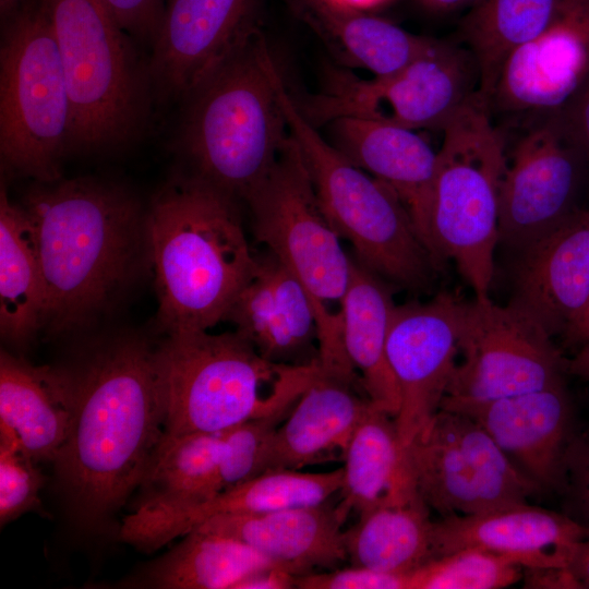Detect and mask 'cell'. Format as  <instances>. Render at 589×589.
Returning a JSON list of instances; mask_svg holds the SVG:
<instances>
[{
  "label": "cell",
  "instance_id": "obj_1",
  "mask_svg": "<svg viewBox=\"0 0 589 589\" xmlns=\"http://www.w3.org/2000/svg\"><path fill=\"white\" fill-rule=\"evenodd\" d=\"M68 369L73 414L55 471L74 519L100 529L139 488L163 436L155 347L120 337Z\"/></svg>",
  "mask_w": 589,
  "mask_h": 589
},
{
  "label": "cell",
  "instance_id": "obj_2",
  "mask_svg": "<svg viewBox=\"0 0 589 589\" xmlns=\"http://www.w3.org/2000/svg\"><path fill=\"white\" fill-rule=\"evenodd\" d=\"M22 207L43 279L44 326H84L135 277L146 213L125 189L92 178L37 182Z\"/></svg>",
  "mask_w": 589,
  "mask_h": 589
},
{
  "label": "cell",
  "instance_id": "obj_3",
  "mask_svg": "<svg viewBox=\"0 0 589 589\" xmlns=\"http://www.w3.org/2000/svg\"><path fill=\"white\" fill-rule=\"evenodd\" d=\"M145 226L161 329L208 330L225 321L257 264L238 200L182 173L154 196Z\"/></svg>",
  "mask_w": 589,
  "mask_h": 589
},
{
  "label": "cell",
  "instance_id": "obj_4",
  "mask_svg": "<svg viewBox=\"0 0 589 589\" xmlns=\"http://www.w3.org/2000/svg\"><path fill=\"white\" fill-rule=\"evenodd\" d=\"M279 74L259 32L182 100L176 145L189 175L245 201L290 137Z\"/></svg>",
  "mask_w": 589,
  "mask_h": 589
},
{
  "label": "cell",
  "instance_id": "obj_5",
  "mask_svg": "<svg viewBox=\"0 0 589 589\" xmlns=\"http://www.w3.org/2000/svg\"><path fill=\"white\" fill-rule=\"evenodd\" d=\"M163 437L226 431L291 405L321 373L320 365L272 363L236 330L167 334L155 347Z\"/></svg>",
  "mask_w": 589,
  "mask_h": 589
},
{
  "label": "cell",
  "instance_id": "obj_6",
  "mask_svg": "<svg viewBox=\"0 0 589 589\" xmlns=\"http://www.w3.org/2000/svg\"><path fill=\"white\" fill-rule=\"evenodd\" d=\"M72 107L71 152L120 148L144 135L155 103L144 59L103 0H43Z\"/></svg>",
  "mask_w": 589,
  "mask_h": 589
},
{
  "label": "cell",
  "instance_id": "obj_7",
  "mask_svg": "<svg viewBox=\"0 0 589 589\" xmlns=\"http://www.w3.org/2000/svg\"><path fill=\"white\" fill-rule=\"evenodd\" d=\"M280 106L320 206L354 260L394 287L426 290L440 265L400 197L322 137L277 79Z\"/></svg>",
  "mask_w": 589,
  "mask_h": 589
},
{
  "label": "cell",
  "instance_id": "obj_8",
  "mask_svg": "<svg viewBox=\"0 0 589 589\" xmlns=\"http://www.w3.org/2000/svg\"><path fill=\"white\" fill-rule=\"evenodd\" d=\"M437 151L428 248L452 260L476 293L489 298L498 244L500 189L506 136L478 93L446 124Z\"/></svg>",
  "mask_w": 589,
  "mask_h": 589
},
{
  "label": "cell",
  "instance_id": "obj_9",
  "mask_svg": "<svg viewBox=\"0 0 589 589\" xmlns=\"http://www.w3.org/2000/svg\"><path fill=\"white\" fill-rule=\"evenodd\" d=\"M244 202L256 241L293 273L315 303L321 369L351 376L353 369L342 345L339 312L332 308L340 305L352 257L345 252L341 238L320 206L291 134L267 176Z\"/></svg>",
  "mask_w": 589,
  "mask_h": 589
},
{
  "label": "cell",
  "instance_id": "obj_10",
  "mask_svg": "<svg viewBox=\"0 0 589 589\" xmlns=\"http://www.w3.org/2000/svg\"><path fill=\"white\" fill-rule=\"evenodd\" d=\"M71 140L72 107L49 15L43 0H24L1 22V164L40 183L57 181Z\"/></svg>",
  "mask_w": 589,
  "mask_h": 589
},
{
  "label": "cell",
  "instance_id": "obj_11",
  "mask_svg": "<svg viewBox=\"0 0 589 589\" xmlns=\"http://www.w3.org/2000/svg\"><path fill=\"white\" fill-rule=\"evenodd\" d=\"M480 89V72L464 45L434 39L418 58L382 77L362 79L332 69L320 93L294 99L315 128L341 117L364 118L410 130L443 131Z\"/></svg>",
  "mask_w": 589,
  "mask_h": 589
},
{
  "label": "cell",
  "instance_id": "obj_12",
  "mask_svg": "<svg viewBox=\"0 0 589 589\" xmlns=\"http://www.w3.org/2000/svg\"><path fill=\"white\" fill-rule=\"evenodd\" d=\"M515 123L519 135L506 152L500 189L498 243L520 254L589 206V163L562 111Z\"/></svg>",
  "mask_w": 589,
  "mask_h": 589
},
{
  "label": "cell",
  "instance_id": "obj_13",
  "mask_svg": "<svg viewBox=\"0 0 589 589\" xmlns=\"http://www.w3.org/2000/svg\"><path fill=\"white\" fill-rule=\"evenodd\" d=\"M406 457L418 493L441 517L528 503L540 491L489 433L461 412L441 408Z\"/></svg>",
  "mask_w": 589,
  "mask_h": 589
},
{
  "label": "cell",
  "instance_id": "obj_14",
  "mask_svg": "<svg viewBox=\"0 0 589 589\" xmlns=\"http://www.w3.org/2000/svg\"><path fill=\"white\" fill-rule=\"evenodd\" d=\"M459 352L445 402H483L564 382L552 337L517 309L490 298L465 302ZM441 404V405H442Z\"/></svg>",
  "mask_w": 589,
  "mask_h": 589
},
{
  "label": "cell",
  "instance_id": "obj_15",
  "mask_svg": "<svg viewBox=\"0 0 589 589\" xmlns=\"http://www.w3.org/2000/svg\"><path fill=\"white\" fill-rule=\"evenodd\" d=\"M464 309L448 293L396 305L386 350L400 394L395 421L405 453L441 408L459 352Z\"/></svg>",
  "mask_w": 589,
  "mask_h": 589
},
{
  "label": "cell",
  "instance_id": "obj_16",
  "mask_svg": "<svg viewBox=\"0 0 589 589\" xmlns=\"http://www.w3.org/2000/svg\"><path fill=\"white\" fill-rule=\"evenodd\" d=\"M261 0H165L149 69L155 103L183 100L260 31Z\"/></svg>",
  "mask_w": 589,
  "mask_h": 589
},
{
  "label": "cell",
  "instance_id": "obj_17",
  "mask_svg": "<svg viewBox=\"0 0 589 589\" xmlns=\"http://www.w3.org/2000/svg\"><path fill=\"white\" fill-rule=\"evenodd\" d=\"M589 80V0H564L549 25L504 62L489 107L522 119L562 111Z\"/></svg>",
  "mask_w": 589,
  "mask_h": 589
},
{
  "label": "cell",
  "instance_id": "obj_18",
  "mask_svg": "<svg viewBox=\"0 0 589 589\" xmlns=\"http://www.w3.org/2000/svg\"><path fill=\"white\" fill-rule=\"evenodd\" d=\"M441 408L476 420L540 489L558 491L576 434L565 382L483 402H445Z\"/></svg>",
  "mask_w": 589,
  "mask_h": 589
},
{
  "label": "cell",
  "instance_id": "obj_19",
  "mask_svg": "<svg viewBox=\"0 0 589 589\" xmlns=\"http://www.w3.org/2000/svg\"><path fill=\"white\" fill-rule=\"evenodd\" d=\"M225 321L272 363L318 365L315 303L293 273L268 251L257 255L256 268Z\"/></svg>",
  "mask_w": 589,
  "mask_h": 589
},
{
  "label": "cell",
  "instance_id": "obj_20",
  "mask_svg": "<svg viewBox=\"0 0 589 589\" xmlns=\"http://www.w3.org/2000/svg\"><path fill=\"white\" fill-rule=\"evenodd\" d=\"M589 527L567 514L522 503L433 522V558L464 549L512 557L525 568L567 567Z\"/></svg>",
  "mask_w": 589,
  "mask_h": 589
},
{
  "label": "cell",
  "instance_id": "obj_21",
  "mask_svg": "<svg viewBox=\"0 0 589 589\" xmlns=\"http://www.w3.org/2000/svg\"><path fill=\"white\" fill-rule=\"evenodd\" d=\"M508 304L551 337L580 318L589 304V206L519 254Z\"/></svg>",
  "mask_w": 589,
  "mask_h": 589
},
{
  "label": "cell",
  "instance_id": "obj_22",
  "mask_svg": "<svg viewBox=\"0 0 589 589\" xmlns=\"http://www.w3.org/2000/svg\"><path fill=\"white\" fill-rule=\"evenodd\" d=\"M341 488L342 468L326 472L265 471L185 509L159 516L131 513L123 519L119 538L137 550L152 552L183 537L213 516L315 506L339 494Z\"/></svg>",
  "mask_w": 589,
  "mask_h": 589
},
{
  "label": "cell",
  "instance_id": "obj_23",
  "mask_svg": "<svg viewBox=\"0 0 589 589\" xmlns=\"http://www.w3.org/2000/svg\"><path fill=\"white\" fill-rule=\"evenodd\" d=\"M349 512L339 502L262 514L216 515L195 528L235 539L296 576L348 561L342 526Z\"/></svg>",
  "mask_w": 589,
  "mask_h": 589
},
{
  "label": "cell",
  "instance_id": "obj_24",
  "mask_svg": "<svg viewBox=\"0 0 589 589\" xmlns=\"http://www.w3.org/2000/svg\"><path fill=\"white\" fill-rule=\"evenodd\" d=\"M327 124L332 145L400 197L428 248L437 151L418 131L387 122L341 117Z\"/></svg>",
  "mask_w": 589,
  "mask_h": 589
},
{
  "label": "cell",
  "instance_id": "obj_25",
  "mask_svg": "<svg viewBox=\"0 0 589 589\" xmlns=\"http://www.w3.org/2000/svg\"><path fill=\"white\" fill-rule=\"evenodd\" d=\"M359 385L321 373L294 402L267 445L262 473L301 470L340 456L371 400Z\"/></svg>",
  "mask_w": 589,
  "mask_h": 589
},
{
  "label": "cell",
  "instance_id": "obj_26",
  "mask_svg": "<svg viewBox=\"0 0 589 589\" xmlns=\"http://www.w3.org/2000/svg\"><path fill=\"white\" fill-rule=\"evenodd\" d=\"M68 368L37 366L7 351L0 356V428L11 431L37 464L55 462L73 414Z\"/></svg>",
  "mask_w": 589,
  "mask_h": 589
},
{
  "label": "cell",
  "instance_id": "obj_27",
  "mask_svg": "<svg viewBox=\"0 0 589 589\" xmlns=\"http://www.w3.org/2000/svg\"><path fill=\"white\" fill-rule=\"evenodd\" d=\"M393 287L352 257L339 316L345 352L363 392L371 401L396 417L400 394L386 350L397 305Z\"/></svg>",
  "mask_w": 589,
  "mask_h": 589
},
{
  "label": "cell",
  "instance_id": "obj_28",
  "mask_svg": "<svg viewBox=\"0 0 589 589\" xmlns=\"http://www.w3.org/2000/svg\"><path fill=\"white\" fill-rule=\"evenodd\" d=\"M293 3L302 20L345 68L363 69L374 77L405 68L434 40L370 12L344 9L326 0H293Z\"/></svg>",
  "mask_w": 589,
  "mask_h": 589
},
{
  "label": "cell",
  "instance_id": "obj_29",
  "mask_svg": "<svg viewBox=\"0 0 589 589\" xmlns=\"http://www.w3.org/2000/svg\"><path fill=\"white\" fill-rule=\"evenodd\" d=\"M430 507L418 492L386 497L359 514L345 530L348 561L352 566L410 574L433 560V522Z\"/></svg>",
  "mask_w": 589,
  "mask_h": 589
},
{
  "label": "cell",
  "instance_id": "obj_30",
  "mask_svg": "<svg viewBox=\"0 0 589 589\" xmlns=\"http://www.w3.org/2000/svg\"><path fill=\"white\" fill-rule=\"evenodd\" d=\"M225 431L163 437L137 489L133 514L159 516L213 498L223 489L219 464Z\"/></svg>",
  "mask_w": 589,
  "mask_h": 589
},
{
  "label": "cell",
  "instance_id": "obj_31",
  "mask_svg": "<svg viewBox=\"0 0 589 589\" xmlns=\"http://www.w3.org/2000/svg\"><path fill=\"white\" fill-rule=\"evenodd\" d=\"M339 504L358 514L386 497L417 492L395 417L371 401L341 456Z\"/></svg>",
  "mask_w": 589,
  "mask_h": 589
},
{
  "label": "cell",
  "instance_id": "obj_32",
  "mask_svg": "<svg viewBox=\"0 0 589 589\" xmlns=\"http://www.w3.org/2000/svg\"><path fill=\"white\" fill-rule=\"evenodd\" d=\"M277 565L235 539L194 528L169 552L147 564L124 587L235 589L259 569Z\"/></svg>",
  "mask_w": 589,
  "mask_h": 589
},
{
  "label": "cell",
  "instance_id": "obj_33",
  "mask_svg": "<svg viewBox=\"0 0 589 589\" xmlns=\"http://www.w3.org/2000/svg\"><path fill=\"white\" fill-rule=\"evenodd\" d=\"M45 296L32 227L22 205L0 191V328L16 345L44 326Z\"/></svg>",
  "mask_w": 589,
  "mask_h": 589
},
{
  "label": "cell",
  "instance_id": "obj_34",
  "mask_svg": "<svg viewBox=\"0 0 589 589\" xmlns=\"http://www.w3.org/2000/svg\"><path fill=\"white\" fill-rule=\"evenodd\" d=\"M563 1L480 0L469 9L458 35L476 58L479 93L488 103L508 56L543 31Z\"/></svg>",
  "mask_w": 589,
  "mask_h": 589
},
{
  "label": "cell",
  "instance_id": "obj_35",
  "mask_svg": "<svg viewBox=\"0 0 589 589\" xmlns=\"http://www.w3.org/2000/svg\"><path fill=\"white\" fill-rule=\"evenodd\" d=\"M522 576L524 567L507 555L464 549L411 572L408 589H500L520 581Z\"/></svg>",
  "mask_w": 589,
  "mask_h": 589
},
{
  "label": "cell",
  "instance_id": "obj_36",
  "mask_svg": "<svg viewBox=\"0 0 589 589\" xmlns=\"http://www.w3.org/2000/svg\"><path fill=\"white\" fill-rule=\"evenodd\" d=\"M293 405L253 416L225 431L219 464L223 491L262 473L267 445Z\"/></svg>",
  "mask_w": 589,
  "mask_h": 589
},
{
  "label": "cell",
  "instance_id": "obj_37",
  "mask_svg": "<svg viewBox=\"0 0 589 589\" xmlns=\"http://www.w3.org/2000/svg\"><path fill=\"white\" fill-rule=\"evenodd\" d=\"M17 437L0 428V524L16 519L40 505L44 478Z\"/></svg>",
  "mask_w": 589,
  "mask_h": 589
},
{
  "label": "cell",
  "instance_id": "obj_38",
  "mask_svg": "<svg viewBox=\"0 0 589 589\" xmlns=\"http://www.w3.org/2000/svg\"><path fill=\"white\" fill-rule=\"evenodd\" d=\"M558 492L568 506L565 514L589 527V429L576 433L567 448Z\"/></svg>",
  "mask_w": 589,
  "mask_h": 589
},
{
  "label": "cell",
  "instance_id": "obj_39",
  "mask_svg": "<svg viewBox=\"0 0 589 589\" xmlns=\"http://www.w3.org/2000/svg\"><path fill=\"white\" fill-rule=\"evenodd\" d=\"M409 574L386 573L352 566L297 576L299 589H408Z\"/></svg>",
  "mask_w": 589,
  "mask_h": 589
},
{
  "label": "cell",
  "instance_id": "obj_40",
  "mask_svg": "<svg viewBox=\"0 0 589 589\" xmlns=\"http://www.w3.org/2000/svg\"><path fill=\"white\" fill-rule=\"evenodd\" d=\"M123 29L139 44L152 47L165 0H103Z\"/></svg>",
  "mask_w": 589,
  "mask_h": 589
},
{
  "label": "cell",
  "instance_id": "obj_41",
  "mask_svg": "<svg viewBox=\"0 0 589 589\" xmlns=\"http://www.w3.org/2000/svg\"><path fill=\"white\" fill-rule=\"evenodd\" d=\"M589 163V80L562 110Z\"/></svg>",
  "mask_w": 589,
  "mask_h": 589
},
{
  "label": "cell",
  "instance_id": "obj_42",
  "mask_svg": "<svg viewBox=\"0 0 589 589\" xmlns=\"http://www.w3.org/2000/svg\"><path fill=\"white\" fill-rule=\"evenodd\" d=\"M525 588L585 589L568 567L525 568Z\"/></svg>",
  "mask_w": 589,
  "mask_h": 589
},
{
  "label": "cell",
  "instance_id": "obj_43",
  "mask_svg": "<svg viewBox=\"0 0 589 589\" xmlns=\"http://www.w3.org/2000/svg\"><path fill=\"white\" fill-rule=\"evenodd\" d=\"M296 578L287 568L271 565L245 577L235 589H289L294 588Z\"/></svg>",
  "mask_w": 589,
  "mask_h": 589
},
{
  "label": "cell",
  "instance_id": "obj_44",
  "mask_svg": "<svg viewBox=\"0 0 589 589\" xmlns=\"http://www.w3.org/2000/svg\"><path fill=\"white\" fill-rule=\"evenodd\" d=\"M563 339L568 346H582L589 341V304L580 318L566 332Z\"/></svg>",
  "mask_w": 589,
  "mask_h": 589
},
{
  "label": "cell",
  "instance_id": "obj_45",
  "mask_svg": "<svg viewBox=\"0 0 589 589\" xmlns=\"http://www.w3.org/2000/svg\"><path fill=\"white\" fill-rule=\"evenodd\" d=\"M566 371L589 381V341L582 345L570 360L566 361Z\"/></svg>",
  "mask_w": 589,
  "mask_h": 589
},
{
  "label": "cell",
  "instance_id": "obj_46",
  "mask_svg": "<svg viewBox=\"0 0 589 589\" xmlns=\"http://www.w3.org/2000/svg\"><path fill=\"white\" fill-rule=\"evenodd\" d=\"M422 7L434 12H452L471 9L480 0H417Z\"/></svg>",
  "mask_w": 589,
  "mask_h": 589
},
{
  "label": "cell",
  "instance_id": "obj_47",
  "mask_svg": "<svg viewBox=\"0 0 589 589\" xmlns=\"http://www.w3.org/2000/svg\"><path fill=\"white\" fill-rule=\"evenodd\" d=\"M329 3L349 10L361 12H370L377 9L392 0H326Z\"/></svg>",
  "mask_w": 589,
  "mask_h": 589
},
{
  "label": "cell",
  "instance_id": "obj_48",
  "mask_svg": "<svg viewBox=\"0 0 589 589\" xmlns=\"http://www.w3.org/2000/svg\"><path fill=\"white\" fill-rule=\"evenodd\" d=\"M24 2V0H0L1 22L11 16Z\"/></svg>",
  "mask_w": 589,
  "mask_h": 589
}]
</instances>
